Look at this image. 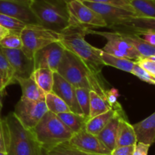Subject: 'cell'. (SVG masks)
Segmentation results:
<instances>
[{"label":"cell","mask_w":155,"mask_h":155,"mask_svg":"<svg viewBox=\"0 0 155 155\" xmlns=\"http://www.w3.org/2000/svg\"><path fill=\"white\" fill-rule=\"evenodd\" d=\"M86 29L75 23L70 24L59 33V41L66 50L77 56L93 74L101 76L105 66L100 55L101 49L93 46L85 39Z\"/></svg>","instance_id":"obj_1"},{"label":"cell","mask_w":155,"mask_h":155,"mask_svg":"<svg viewBox=\"0 0 155 155\" xmlns=\"http://www.w3.org/2000/svg\"><path fill=\"white\" fill-rule=\"evenodd\" d=\"M56 71L75 88H83L94 91L106 100L107 89L102 78L93 74L83 61L69 50H64Z\"/></svg>","instance_id":"obj_2"},{"label":"cell","mask_w":155,"mask_h":155,"mask_svg":"<svg viewBox=\"0 0 155 155\" xmlns=\"http://www.w3.org/2000/svg\"><path fill=\"white\" fill-rule=\"evenodd\" d=\"M8 155H39L41 147L31 130L23 126L14 112L2 118Z\"/></svg>","instance_id":"obj_3"},{"label":"cell","mask_w":155,"mask_h":155,"mask_svg":"<svg viewBox=\"0 0 155 155\" xmlns=\"http://www.w3.org/2000/svg\"><path fill=\"white\" fill-rule=\"evenodd\" d=\"M30 9L39 25L61 33L70 24L66 0H30Z\"/></svg>","instance_id":"obj_4"},{"label":"cell","mask_w":155,"mask_h":155,"mask_svg":"<svg viewBox=\"0 0 155 155\" xmlns=\"http://www.w3.org/2000/svg\"><path fill=\"white\" fill-rule=\"evenodd\" d=\"M31 131L39 146L45 150L69 141L74 135L56 114L49 111Z\"/></svg>","instance_id":"obj_5"},{"label":"cell","mask_w":155,"mask_h":155,"mask_svg":"<svg viewBox=\"0 0 155 155\" xmlns=\"http://www.w3.org/2000/svg\"><path fill=\"white\" fill-rule=\"evenodd\" d=\"M20 35L23 43L21 50L29 58L33 59L39 50L51 43L59 41V33L41 25L28 24L21 30Z\"/></svg>","instance_id":"obj_6"},{"label":"cell","mask_w":155,"mask_h":155,"mask_svg":"<svg viewBox=\"0 0 155 155\" xmlns=\"http://www.w3.org/2000/svg\"><path fill=\"white\" fill-rule=\"evenodd\" d=\"M86 33H92L103 36L107 40V43L104 45L102 50L107 53L117 57L126 58L135 62L142 58L134 45L127 39L125 33L116 30L114 32L98 31L89 28L86 29Z\"/></svg>","instance_id":"obj_7"},{"label":"cell","mask_w":155,"mask_h":155,"mask_svg":"<svg viewBox=\"0 0 155 155\" xmlns=\"http://www.w3.org/2000/svg\"><path fill=\"white\" fill-rule=\"evenodd\" d=\"M48 111L45 100L34 101L21 97L14 113L26 129L32 130Z\"/></svg>","instance_id":"obj_8"},{"label":"cell","mask_w":155,"mask_h":155,"mask_svg":"<svg viewBox=\"0 0 155 155\" xmlns=\"http://www.w3.org/2000/svg\"><path fill=\"white\" fill-rule=\"evenodd\" d=\"M70 22L75 23L87 29L107 27V24L100 15L86 6L80 0H68Z\"/></svg>","instance_id":"obj_9"},{"label":"cell","mask_w":155,"mask_h":155,"mask_svg":"<svg viewBox=\"0 0 155 155\" xmlns=\"http://www.w3.org/2000/svg\"><path fill=\"white\" fill-rule=\"evenodd\" d=\"M64 50L65 48L60 41L51 43L39 50L33 57L35 69L45 68L56 71L61 61Z\"/></svg>","instance_id":"obj_10"},{"label":"cell","mask_w":155,"mask_h":155,"mask_svg":"<svg viewBox=\"0 0 155 155\" xmlns=\"http://www.w3.org/2000/svg\"><path fill=\"white\" fill-rule=\"evenodd\" d=\"M0 49L13 69L15 80L17 78H29L31 76L35 70L33 59L29 58L22 50H11L1 46Z\"/></svg>","instance_id":"obj_11"},{"label":"cell","mask_w":155,"mask_h":155,"mask_svg":"<svg viewBox=\"0 0 155 155\" xmlns=\"http://www.w3.org/2000/svg\"><path fill=\"white\" fill-rule=\"evenodd\" d=\"M86 6L100 15L107 24V27H111L119 21L127 18L138 17L135 12L117 6L94 2L82 1Z\"/></svg>","instance_id":"obj_12"},{"label":"cell","mask_w":155,"mask_h":155,"mask_svg":"<svg viewBox=\"0 0 155 155\" xmlns=\"http://www.w3.org/2000/svg\"><path fill=\"white\" fill-rule=\"evenodd\" d=\"M68 142L77 148L89 153L110 155V151L98 139V136L89 133L85 129L73 135Z\"/></svg>","instance_id":"obj_13"},{"label":"cell","mask_w":155,"mask_h":155,"mask_svg":"<svg viewBox=\"0 0 155 155\" xmlns=\"http://www.w3.org/2000/svg\"><path fill=\"white\" fill-rule=\"evenodd\" d=\"M122 33L139 35L147 32L155 33V18L133 17L119 21L110 27Z\"/></svg>","instance_id":"obj_14"},{"label":"cell","mask_w":155,"mask_h":155,"mask_svg":"<svg viewBox=\"0 0 155 155\" xmlns=\"http://www.w3.org/2000/svg\"><path fill=\"white\" fill-rule=\"evenodd\" d=\"M51 92L61 97L68 105L71 112L77 114H83L77 102L76 88L61 76L57 71H54V84Z\"/></svg>","instance_id":"obj_15"},{"label":"cell","mask_w":155,"mask_h":155,"mask_svg":"<svg viewBox=\"0 0 155 155\" xmlns=\"http://www.w3.org/2000/svg\"><path fill=\"white\" fill-rule=\"evenodd\" d=\"M0 14L17 18L28 24L39 25L29 4L10 0H0Z\"/></svg>","instance_id":"obj_16"},{"label":"cell","mask_w":155,"mask_h":155,"mask_svg":"<svg viewBox=\"0 0 155 155\" xmlns=\"http://www.w3.org/2000/svg\"><path fill=\"white\" fill-rule=\"evenodd\" d=\"M120 117L127 118L124 109L117 111L114 116L109 121L107 126L97 135L98 139L103 143V144L110 152L116 147L118 125H119V121Z\"/></svg>","instance_id":"obj_17"},{"label":"cell","mask_w":155,"mask_h":155,"mask_svg":"<svg viewBox=\"0 0 155 155\" xmlns=\"http://www.w3.org/2000/svg\"><path fill=\"white\" fill-rule=\"evenodd\" d=\"M137 142L151 145L155 142V112L145 119L133 125Z\"/></svg>","instance_id":"obj_18"},{"label":"cell","mask_w":155,"mask_h":155,"mask_svg":"<svg viewBox=\"0 0 155 155\" xmlns=\"http://www.w3.org/2000/svg\"><path fill=\"white\" fill-rule=\"evenodd\" d=\"M15 81L18 82L21 88V97L34 101L45 100V94L38 86L32 76L29 78H17Z\"/></svg>","instance_id":"obj_19"},{"label":"cell","mask_w":155,"mask_h":155,"mask_svg":"<svg viewBox=\"0 0 155 155\" xmlns=\"http://www.w3.org/2000/svg\"><path fill=\"white\" fill-rule=\"evenodd\" d=\"M136 142L137 140L133 125L129 122L127 118L120 117L118 125L116 147L134 145Z\"/></svg>","instance_id":"obj_20"},{"label":"cell","mask_w":155,"mask_h":155,"mask_svg":"<svg viewBox=\"0 0 155 155\" xmlns=\"http://www.w3.org/2000/svg\"><path fill=\"white\" fill-rule=\"evenodd\" d=\"M118 110L121 109H114L111 108L104 113L96 115L93 118L89 119L85 126V129L92 135H98L101 131L107 126L109 121L114 116L117 111Z\"/></svg>","instance_id":"obj_21"},{"label":"cell","mask_w":155,"mask_h":155,"mask_svg":"<svg viewBox=\"0 0 155 155\" xmlns=\"http://www.w3.org/2000/svg\"><path fill=\"white\" fill-rule=\"evenodd\" d=\"M31 76L45 94L52 91L54 84V71L45 68H36Z\"/></svg>","instance_id":"obj_22"},{"label":"cell","mask_w":155,"mask_h":155,"mask_svg":"<svg viewBox=\"0 0 155 155\" xmlns=\"http://www.w3.org/2000/svg\"><path fill=\"white\" fill-rule=\"evenodd\" d=\"M61 121L73 132V133L78 132L79 131L85 129V126L89 119L83 114H77L73 112H63L58 114Z\"/></svg>","instance_id":"obj_23"},{"label":"cell","mask_w":155,"mask_h":155,"mask_svg":"<svg viewBox=\"0 0 155 155\" xmlns=\"http://www.w3.org/2000/svg\"><path fill=\"white\" fill-rule=\"evenodd\" d=\"M100 55L102 59L103 62L105 65L114 67V68H118L124 71L131 73L136 62L130 59H126V58L117 57V56H113L111 54L107 53L106 52L101 50Z\"/></svg>","instance_id":"obj_24"},{"label":"cell","mask_w":155,"mask_h":155,"mask_svg":"<svg viewBox=\"0 0 155 155\" xmlns=\"http://www.w3.org/2000/svg\"><path fill=\"white\" fill-rule=\"evenodd\" d=\"M89 97H90V107H89V119L93 118L111 109L106 100H104L95 91H89Z\"/></svg>","instance_id":"obj_25"},{"label":"cell","mask_w":155,"mask_h":155,"mask_svg":"<svg viewBox=\"0 0 155 155\" xmlns=\"http://www.w3.org/2000/svg\"><path fill=\"white\" fill-rule=\"evenodd\" d=\"M125 33L127 39L134 45L137 51L142 57L148 58L155 56V45L145 42L140 36L134 33Z\"/></svg>","instance_id":"obj_26"},{"label":"cell","mask_w":155,"mask_h":155,"mask_svg":"<svg viewBox=\"0 0 155 155\" xmlns=\"http://www.w3.org/2000/svg\"><path fill=\"white\" fill-rule=\"evenodd\" d=\"M138 17L155 18V0H130Z\"/></svg>","instance_id":"obj_27"},{"label":"cell","mask_w":155,"mask_h":155,"mask_svg":"<svg viewBox=\"0 0 155 155\" xmlns=\"http://www.w3.org/2000/svg\"><path fill=\"white\" fill-rule=\"evenodd\" d=\"M45 102L48 110L56 115L63 112H71L68 105L53 92L45 94Z\"/></svg>","instance_id":"obj_28"},{"label":"cell","mask_w":155,"mask_h":155,"mask_svg":"<svg viewBox=\"0 0 155 155\" xmlns=\"http://www.w3.org/2000/svg\"><path fill=\"white\" fill-rule=\"evenodd\" d=\"M47 150L48 153L54 155H104L89 153V152L82 150L73 146L68 141L61 143V144H58V145L55 146V147H52L49 150Z\"/></svg>","instance_id":"obj_29"},{"label":"cell","mask_w":155,"mask_h":155,"mask_svg":"<svg viewBox=\"0 0 155 155\" xmlns=\"http://www.w3.org/2000/svg\"><path fill=\"white\" fill-rule=\"evenodd\" d=\"M0 74L4 80L6 87L15 83L13 69L1 49H0Z\"/></svg>","instance_id":"obj_30"},{"label":"cell","mask_w":155,"mask_h":155,"mask_svg":"<svg viewBox=\"0 0 155 155\" xmlns=\"http://www.w3.org/2000/svg\"><path fill=\"white\" fill-rule=\"evenodd\" d=\"M0 25L10 30L11 33H21V30L25 28L28 24H26L13 17L0 14Z\"/></svg>","instance_id":"obj_31"},{"label":"cell","mask_w":155,"mask_h":155,"mask_svg":"<svg viewBox=\"0 0 155 155\" xmlns=\"http://www.w3.org/2000/svg\"><path fill=\"white\" fill-rule=\"evenodd\" d=\"M90 90L87 88H76V95L77 102L81 109L83 114L89 119V107H90V97H89Z\"/></svg>","instance_id":"obj_32"},{"label":"cell","mask_w":155,"mask_h":155,"mask_svg":"<svg viewBox=\"0 0 155 155\" xmlns=\"http://www.w3.org/2000/svg\"><path fill=\"white\" fill-rule=\"evenodd\" d=\"M0 46L11 50H21L23 43L20 33H10L0 42Z\"/></svg>","instance_id":"obj_33"},{"label":"cell","mask_w":155,"mask_h":155,"mask_svg":"<svg viewBox=\"0 0 155 155\" xmlns=\"http://www.w3.org/2000/svg\"><path fill=\"white\" fill-rule=\"evenodd\" d=\"M119 92L116 88H110L106 91V102L109 106L114 109H122L123 107L118 102Z\"/></svg>","instance_id":"obj_34"},{"label":"cell","mask_w":155,"mask_h":155,"mask_svg":"<svg viewBox=\"0 0 155 155\" xmlns=\"http://www.w3.org/2000/svg\"><path fill=\"white\" fill-rule=\"evenodd\" d=\"M131 73L134 74V75L137 76L139 79H141L143 81L155 85V78L151 76L149 73H148L142 67L139 66L137 63H135Z\"/></svg>","instance_id":"obj_35"},{"label":"cell","mask_w":155,"mask_h":155,"mask_svg":"<svg viewBox=\"0 0 155 155\" xmlns=\"http://www.w3.org/2000/svg\"><path fill=\"white\" fill-rule=\"evenodd\" d=\"M80 1H89L94 2L103 3V4L110 5L122 8V9H127V10L135 12L133 7L131 6V4H130V0H80Z\"/></svg>","instance_id":"obj_36"},{"label":"cell","mask_w":155,"mask_h":155,"mask_svg":"<svg viewBox=\"0 0 155 155\" xmlns=\"http://www.w3.org/2000/svg\"><path fill=\"white\" fill-rule=\"evenodd\" d=\"M140 67L148 73H149L151 76L155 78V62L152 60L149 59L148 58L142 57L136 62Z\"/></svg>","instance_id":"obj_37"},{"label":"cell","mask_w":155,"mask_h":155,"mask_svg":"<svg viewBox=\"0 0 155 155\" xmlns=\"http://www.w3.org/2000/svg\"><path fill=\"white\" fill-rule=\"evenodd\" d=\"M134 148L135 144L134 145L116 147L110 152V155H133Z\"/></svg>","instance_id":"obj_38"},{"label":"cell","mask_w":155,"mask_h":155,"mask_svg":"<svg viewBox=\"0 0 155 155\" xmlns=\"http://www.w3.org/2000/svg\"><path fill=\"white\" fill-rule=\"evenodd\" d=\"M150 146L151 145L145 143L136 142L133 155H148Z\"/></svg>","instance_id":"obj_39"},{"label":"cell","mask_w":155,"mask_h":155,"mask_svg":"<svg viewBox=\"0 0 155 155\" xmlns=\"http://www.w3.org/2000/svg\"><path fill=\"white\" fill-rule=\"evenodd\" d=\"M142 39L145 42L151 44V45H155V33H151V32H147V33H142ZM140 35V36H141Z\"/></svg>","instance_id":"obj_40"},{"label":"cell","mask_w":155,"mask_h":155,"mask_svg":"<svg viewBox=\"0 0 155 155\" xmlns=\"http://www.w3.org/2000/svg\"><path fill=\"white\" fill-rule=\"evenodd\" d=\"M0 151L6 152L5 142L4 131H3V126H2V119H0Z\"/></svg>","instance_id":"obj_41"},{"label":"cell","mask_w":155,"mask_h":155,"mask_svg":"<svg viewBox=\"0 0 155 155\" xmlns=\"http://www.w3.org/2000/svg\"><path fill=\"white\" fill-rule=\"evenodd\" d=\"M10 33H11L10 30H8V29L5 28L4 27L0 25V42H1V41Z\"/></svg>","instance_id":"obj_42"},{"label":"cell","mask_w":155,"mask_h":155,"mask_svg":"<svg viewBox=\"0 0 155 155\" xmlns=\"http://www.w3.org/2000/svg\"><path fill=\"white\" fill-rule=\"evenodd\" d=\"M5 88H6V86L5 84L4 80H3L2 77V75L0 74V91H2V92H5Z\"/></svg>","instance_id":"obj_43"},{"label":"cell","mask_w":155,"mask_h":155,"mask_svg":"<svg viewBox=\"0 0 155 155\" xmlns=\"http://www.w3.org/2000/svg\"><path fill=\"white\" fill-rule=\"evenodd\" d=\"M4 95V92L0 91V119H2L1 113H2V97Z\"/></svg>","instance_id":"obj_44"},{"label":"cell","mask_w":155,"mask_h":155,"mask_svg":"<svg viewBox=\"0 0 155 155\" xmlns=\"http://www.w3.org/2000/svg\"><path fill=\"white\" fill-rule=\"evenodd\" d=\"M42 148V147H41ZM41 155H54V154H51V153H48L47 150H45V149L42 148V150H41Z\"/></svg>","instance_id":"obj_45"},{"label":"cell","mask_w":155,"mask_h":155,"mask_svg":"<svg viewBox=\"0 0 155 155\" xmlns=\"http://www.w3.org/2000/svg\"><path fill=\"white\" fill-rule=\"evenodd\" d=\"M10 1H15V2H23V3H27V4H29L30 0H10Z\"/></svg>","instance_id":"obj_46"},{"label":"cell","mask_w":155,"mask_h":155,"mask_svg":"<svg viewBox=\"0 0 155 155\" xmlns=\"http://www.w3.org/2000/svg\"><path fill=\"white\" fill-rule=\"evenodd\" d=\"M0 155H8L6 152L4 151H0Z\"/></svg>","instance_id":"obj_47"},{"label":"cell","mask_w":155,"mask_h":155,"mask_svg":"<svg viewBox=\"0 0 155 155\" xmlns=\"http://www.w3.org/2000/svg\"><path fill=\"white\" fill-rule=\"evenodd\" d=\"M41 150H42V148H41ZM39 155H41V153H40V154H39Z\"/></svg>","instance_id":"obj_48"},{"label":"cell","mask_w":155,"mask_h":155,"mask_svg":"<svg viewBox=\"0 0 155 155\" xmlns=\"http://www.w3.org/2000/svg\"><path fill=\"white\" fill-rule=\"evenodd\" d=\"M66 1H68V0H66Z\"/></svg>","instance_id":"obj_49"}]
</instances>
